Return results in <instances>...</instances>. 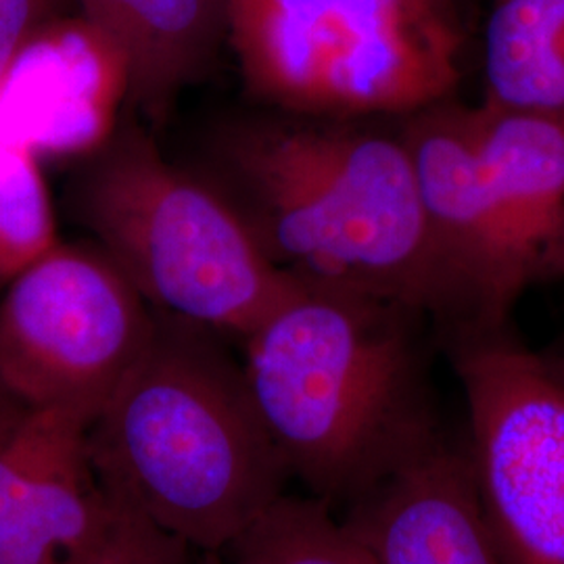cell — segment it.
Segmentation results:
<instances>
[{"label":"cell","mask_w":564,"mask_h":564,"mask_svg":"<svg viewBox=\"0 0 564 564\" xmlns=\"http://www.w3.org/2000/svg\"><path fill=\"white\" fill-rule=\"evenodd\" d=\"M76 0H0V86L21 55L65 18Z\"/></svg>","instance_id":"cell-17"},{"label":"cell","mask_w":564,"mask_h":564,"mask_svg":"<svg viewBox=\"0 0 564 564\" xmlns=\"http://www.w3.org/2000/svg\"><path fill=\"white\" fill-rule=\"evenodd\" d=\"M468 414L466 454L508 564H564V358L508 326L445 339Z\"/></svg>","instance_id":"cell-7"},{"label":"cell","mask_w":564,"mask_h":564,"mask_svg":"<svg viewBox=\"0 0 564 564\" xmlns=\"http://www.w3.org/2000/svg\"><path fill=\"white\" fill-rule=\"evenodd\" d=\"M82 20L120 61L126 102L160 121L226 41L228 0H76Z\"/></svg>","instance_id":"cell-12"},{"label":"cell","mask_w":564,"mask_h":564,"mask_svg":"<svg viewBox=\"0 0 564 564\" xmlns=\"http://www.w3.org/2000/svg\"><path fill=\"white\" fill-rule=\"evenodd\" d=\"M484 101L564 121V0H489Z\"/></svg>","instance_id":"cell-13"},{"label":"cell","mask_w":564,"mask_h":564,"mask_svg":"<svg viewBox=\"0 0 564 564\" xmlns=\"http://www.w3.org/2000/svg\"><path fill=\"white\" fill-rule=\"evenodd\" d=\"M199 564H226L223 554H214V552H202Z\"/></svg>","instance_id":"cell-19"},{"label":"cell","mask_w":564,"mask_h":564,"mask_svg":"<svg viewBox=\"0 0 564 564\" xmlns=\"http://www.w3.org/2000/svg\"><path fill=\"white\" fill-rule=\"evenodd\" d=\"M88 431L74 412L28 408L0 435V564H72L99 540L113 502Z\"/></svg>","instance_id":"cell-9"},{"label":"cell","mask_w":564,"mask_h":564,"mask_svg":"<svg viewBox=\"0 0 564 564\" xmlns=\"http://www.w3.org/2000/svg\"><path fill=\"white\" fill-rule=\"evenodd\" d=\"M2 289H4V282H0V293H2Z\"/></svg>","instance_id":"cell-20"},{"label":"cell","mask_w":564,"mask_h":564,"mask_svg":"<svg viewBox=\"0 0 564 564\" xmlns=\"http://www.w3.org/2000/svg\"><path fill=\"white\" fill-rule=\"evenodd\" d=\"M341 521L377 564H508L466 447L444 440L345 506Z\"/></svg>","instance_id":"cell-10"},{"label":"cell","mask_w":564,"mask_h":564,"mask_svg":"<svg viewBox=\"0 0 564 564\" xmlns=\"http://www.w3.org/2000/svg\"><path fill=\"white\" fill-rule=\"evenodd\" d=\"M88 449L111 498L214 554L286 496L291 479L242 364L216 330L163 312L141 362L90 424Z\"/></svg>","instance_id":"cell-3"},{"label":"cell","mask_w":564,"mask_h":564,"mask_svg":"<svg viewBox=\"0 0 564 564\" xmlns=\"http://www.w3.org/2000/svg\"><path fill=\"white\" fill-rule=\"evenodd\" d=\"M25 405L13 398L7 387L0 383V435H4L25 414Z\"/></svg>","instance_id":"cell-18"},{"label":"cell","mask_w":564,"mask_h":564,"mask_svg":"<svg viewBox=\"0 0 564 564\" xmlns=\"http://www.w3.org/2000/svg\"><path fill=\"white\" fill-rule=\"evenodd\" d=\"M360 121H237L212 142L218 178L207 182L291 276L400 303L442 330L444 284L412 153L402 134Z\"/></svg>","instance_id":"cell-1"},{"label":"cell","mask_w":564,"mask_h":564,"mask_svg":"<svg viewBox=\"0 0 564 564\" xmlns=\"http://www.w3.org/2000/svg\"><path fill=\"white\" fill-rule=\"evenodd\" d=\"M424 218L444 284L442 333L500 330L517 305L508 284L498 224L470 107L442 101L405 118Z\"/></svg>","instance_id":"cell-8"},{"label":"cell","mask_w":564,"mask_h":564,"mask_svg":"<svg viewBox=\"0 0 564 564\" xmlns=\"http://www.w3.org/2000/svg\"><path fill=\"white\" fill-rule=\"evenodd\" d=\"M57 242L36 151L0 139V282L11 281Z\"/></svg>","instance_id":"cell-15"},{"label":"cell","mask_w":564,"mask_h":564,"mask_svg":"<svg viewBox=\"0 0 564 564\" xmlns=\"http://www.w3.org/2000/svg\"><path fill=\"white\" fill-rule=\"evenodd\" d=\"M226 564H377L335 510L282 496L223 552Z\"/></svg>","instance_id":"cell-14"},{"label":"cell","mask_w":564,"mask_h":564,"mask_svg":"<svg viewBox=\"0 0 564 564\" xmlns=\"http://www.w3.org/2000/svg\"><path fill=\"white\" fill-rule=\"evenodd\" d=\"M426 321L400 303L302 281L242 339L249 391L291 479L333 510L442 440Z\"/></svg>","instance_id":"cell-2"},{"label":"cell","mask_w":564,"mask_h":564,"mask_svg":"<svg viewBox=\"0 0 564 564\" xmlns=\"http://www.w3.org/2000/svg\"><path fill=\"white\" fill-rule=\"evenodd\" d=\"M158 312L93 245L55 242L0 293V383L95 423L141 362Z\"/></svg>","instance_id":"cell-6"},{"label":"cell","mask_w":564,"mask_h":564,"mask_svg":"<svg viewBox=\"0 0 564 564\" xmlns=\"http://www.w3.org/2000/svg\"><path fill=\"white\" fill-rule=\"evenodd\" d=\"M111 502L113 512L99 540L72 564H199V550L163 531L134 506L116 498Z\"/></svg>","instance_id":"cell-16"},{"label":"cell","mask_w":564,"mask_h":564,"mask_svg":"<svg viewBox=\"0 0 564 564\" xmlns=\"http://www.w3.org/2000/svg\"><path fill=\"white\" fill-rule=\"evenodd\" d=\"M226 41L247 93L289 116L408 118L460 80L444 0H228Z\"/></svg>","instance_id":"cell-5"},{"label":"cell","mask_w":564,"mask_h":564,"mask_svg":"<svg viewBox=\"0 0 564 564\" xmlns=\"http://www.w3.org/2000/svg\"><path fill=\"white\" fill-rule=\"evenodd\" d=\"M74 212L153 310L249 337L300 279L270 260L223 193L126 120L74 184Z\"/></svg>","instance_id":"cell-4"},{"label":"cell","mask_w":564,"mask_h":564,"mask_svg":"<svg viewBox=\"0 0 564 564\" xmlns=\"http://www.w3.org/2000/svg\"><path fill=\"white\" fill-rule=\"evenodd\" d=\"M475 139L517 300L564 279V121L479 102Z\"/></svg>","instance_id":"cell-11"}]
</instances>
